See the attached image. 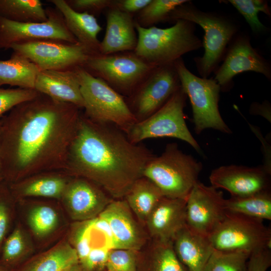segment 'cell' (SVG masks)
Segmentation results:
<instances>
[{
	"instance_id": "6da1fadb",
	"label": "cell",
	"mask_w": 271,
	"mask_h": 271,
	"mask_svg": "<svg viewBox=\"0 0 271 271\" xmlns=\"http://www.w3.org/2000/svg\"><path fill=\"white\" fill-rule=\"evenodd\" d=\"M80 109L40 93L2 117L0 161L5 179L17 182L40 172L64 171Z\"/></svg>"
},
{
	"instance_id": "7a4b0ae2",
	"label": "cell",
	"mask_w": 271,
	"mask_h": 271,
	"mask_svg": "<svg viewBox=\"0 0 271 271\" xmlns=\"http://www.w3.org/2000/svg\"><path fill=\"white\" fill-rule=\"evenodd\" d=\"M155 156L132 143L114 125L95 122L81 113L64 171L96 184L114 197L125 196Z\"/></svg>"
},
{
	"instance_id": "3957f363",
	"label": "cell",
	"mask_w": 271,
	"mask_h": 271,
	"mask_svg": "<svg viewBox=\"0 0 271 271\" xmlns=\"http://www.w3.org/2000/svg\"><path fill=\"white\" fill-rule=\"evenodd\" d=\"M171 27L143 28L134 21L138 43L134 53L156 66L174 64L182 56L199 49L203 44L195 34V24L178 20Z\"/></svg>"
},
{
	"instance_id": "277c9868",
	"label": "cell",
	"mask_w": 271,
	"mask_h": 271,
	"mask_svg": "<svg viewBox=\"0 0 271 271\" xmlns=\"http://www.w3.org/2000/svg\"><path fill=\"white\" fill-rule=\"evenodd\" d=\"M202 164L183 153L175 143L167 145L160 156L145 166L142 176L154 183L164 196L187 199L202 170Z\"/></svg>"
},
{
	"instance_id": "5b68a950",
	"label": "cell",
	"mask_w": 271,
	"mask_h": 271,
	"mask_svg": "<svg viewBox=\"0 0 271 271\" xmlns=\"http://www.w3.org/2000/svg\"><path fill=\"white\" fill-rule=\"evenodd\" d=\"M73 70L80 84L83 114L93 122L114 125L126 133L137 121L123 96L82 67Z\"/></svg>"
},
{
	"instance_id": "8992f818",
	"label": "cell",
	"mask_w": 271,
	"mask_h": 271,
	"mask_svg": "<svg viewBox=\"0 0 271 271\" xmlns=\"http://www.w3.org/2000/svg\"><path fill=\"white\" fill-rule=\"evenodd\" d=\"M181 58L174 65L181 87L191 102L195 132L199 134L206 129L212 128L231 133L218 108L221 87L214 79L199 77L191 73Z\"/></svg>"
},
{
	"instance_id": "52a82bcc",
	"label": "cell",
	"mask_w": 271,
	"mask_h": 271,
	"mask_svg": "<svg viewBox=\"0 0 271 271\" xmlns=\"http://www.w3.org/2000/svg\"><path fill=\"white\" fill-rule=\"evenodd\" d=\"M119 93L130 96L154 69L133 51L90 55L82 66Z\"/></svg>"
},
{
	"instance_id": "ba28073f",
	"label": "cell",
	"mask_w": 271,
	"mask_h": 271,
	"mask_svg": "<svg viewBox=\"0 0 271 271\" xmlns=\"http://www.w3.org/2000/svg\"><path fill=\"white\" fill-rule=\"evenodd\" d=\"M187 95L181 86L157 111L146 119L136 122L126 133L134 144L143 140L170 137L182 140L201 153L198 142L189 130L184 108Z\"/></svg>"
},
{
	"instance_id": "9c48e42d",
	"label": "cell",
	"mask_w": 271,
	"mask_h": 271,
	"mask_svg": "<svg viewBox=\"0 0 271 271\" xmlns=\"http://www.w3.org/2000/svg\"><path fill=\"white\" fill-rule=\"evenodd\" d=\"M168 20H186L199 25L205 32L203 56L197 59L202 78H207L216 67L225 49L235 33V26L228 20L184 4L174 9Z\"/></svg>"
},
{
	"instance_id": "30bf717a",
	"label": "cell",
	"mask_w": 271,
	"mask_h": 271,
	"mask_svg": "<svg viewBox=\"0 0 271 271\" xmlns=\"http://www.w3.org/2000/svg\"><path fill=\"white\" fill-rule=\"evenodd\" d=\"M208 238L215 250L250 255L260 249H270L271 229L263 220L227 213Z\"/></svg>"
},
{
	"instance_id": "8fae6325",
	"label": "cell",
	"mask_w": 271,
	"mask_h": 271,
	"mask_svg": "<svg viewBox=\"0 0 271 271\" xmlns=\"http://www.w3.org/2000/svg\"><path fill=\"white\" fill-rule=\"evenodd\" d=\"M10 49L27 58L39 70L73 69L82 66L94 54L79 43L51 40L15 44Z\"/></svg>"
},
{
	"instance_id": "7c38bea8",
	"label": "cell",
	"mask_w": 271,
	"mask_h": 271,
	"mask_svg": "<svg viewBox=\"0 0 271 271\" xmlns=\"http://www.w3.org/2000/svg\"><path fill=\"white\" fill-rule=\"evenodd\" d=\"M48 20L44 22L19 23L0 17V49L12 45L39 40L78 43L66 26L63 17L55 8L46 9Z\"/></svg>"
},
{
	"instance_id": "4fadbf2b",
	"label": "cell",
	"mask_w": 271,
	"mask_h": 271,
	"mask_svg": "<svg viewBox=\"0 0 271 271\" xmlns=\"http://www.w3.org/2000/svg\"><path fill=\"white\" fill-rule=\"evenodd\" d=\"M174 64L156 67L129 96L128 104L139 121L159 109L180 87Z\"/></svg>"
},
{
	"instance_id": "5bb4252c",
	"label": "cell",
	"mask_w": 271,
	"mask_h": 271,
	"mask_svg": "<svg viewBox=\"0 0 271 271\" xmlns=\"http://www.w3.org/2000/svg\"><path fill=\"white\" fill-rule=\"evenodd\" d=\"M226 214L223 193L198 181L187 199L186 225L195 232L208 237Z\"/></svg>"
},
{
	"instance_id": "9a60e30c",
	"label": "cell",
	"mask_w": 271,
	"mask_h": 271,
	"mask_svg": "<svg viewBox=\"0 0 271 271\" xmlns=\"http://www.w3.org/2000/svg\"><path fill=\"white\" fill-rule=\"evenodd\" d=\"M270 175L263 166L230 165L213 170L209 181L211 186L225 190L231 197H244L270 191Z\"/></svg>"
},
{
	"instance_id": "2e32d148",
	"label": "cell",
	"mask_w": 271,
	"mask_h": 271,
	"mask_svg": "<svg viewBox=\"0 0 271 271\" xmlns=\"http://www.w3.org/2000/svg\"><path fill=\"white\" fill-rule=\"evenodd\" d=\"M61 199L72 217L83 221L98 216L111 202L96 184L81 177L70 180Z\"/></svg>"
},
{
	"instance_id": "e0dca14e",
	"label": "cell",
	"mask_w": 271,
	"mask_h": 271,
	"mask_svg": "<svg viewBox=\"0 0 271 271\" xmlns=\"http://www.w3.org/2000/svg\"><path fill=\"white\" fill-rule=\"evenodd\" d=\"M246 71L261 73L268 79L271 76L268 63L251 46L248 39L240 38L230 47L214 80L220 87L224 86L234 76Z\"/></svg>"
},
{
	"instance_id": "ac0fdd59",
	"label": "cell",
	"mask_w": 271,
	"mask_h": 271,
	"mask_svg": "<svg viewBox=\"0 0 271 271\" xmlns=\"http://www.w3.org/2000/svg\"><path fill=\"white\" fill-rule=\"evenodd\" d=\"M187 199L164 196L148 216L146 222L155 241H172L186 225Z\"/></svg>"
},
{
	"instance_id": "d6986e66",
	"label": "cell",
	"mask_w": 271,
	"mask_h": 271,
	"mask_svg": "<svg viewBox=\"0 0 271 271\" xmlns=\"http://www.w3.org/2000/svg\"><path fill=\"white\" fill-rule=\"evenodd\" d=\"M106 10V31L100 42L99 54L108 55L134 51L138 43V35L133 15L115 7Z\"/></svg>"
},
{
	"instance_id": "ffe728a7",
	"label": "cell",
	"mask_w": 271,
	"mask_h": 271,
	"mask_svg": "<svg viewBox=\"0 0 271 271\" xmlns=\"http://www.w3.org/2000/svg\"><path fill=\"white\" fill-rule=\"evenodd\" d=\"M34 89L54 100L83 107L80 84L73 69L39 70Z\"/></svg>"
},
{
	"instance_id": "44dd1931",
	"label": "cell",
	"mask_w": 271,
	"mask_h": 271,
	"mask_svg": "<svg viewBox=\"0 0 271 271\" xmlns=\"http://www.w3.org/2000/svg\"><path fill=\"white\" fill-rule=\"evenodd\" d=\"M98 216L110 225L114 249L136 251L140 248L142 242L141 234L126 201L110 202Z\"/></svg>"
},
{
	"instance_id": "7402d4cb",
	"label": "cell",
	"mask_w": 271,
	"mask_h": 271,
	"mask_svg": "<svg viewBox=\"0 0 271 271\" xmlns=\"http://www.w3.org/2000/svg\"><path fill=\"white\" fill-rule=\"evenodd\" d=\"M172 243L176 255L188 271H203L214 250L207 237L186 225L176 234Z\"/></svg>"
},
{
	"instance_id": "603a6c76",
	"label": "cell",
	"mask_w": 271,
	"mask_h": 271,
	"mask_svg": "<svg viewBox=\"0 0 271 271\" xmlns=\"http://www.w3.org/2000/svg\"><path fill=\"white\" fill-rule=\"evenodd\" d=\"M62 15L69 31L78 43L93 54H99L100 42L97 36L102 30L94 16L79 13L71 9L65 0H49Z\"/></svg>"
},
{
	"instance_id": "cb8c5ba5",
	"label": "cell",
	"mask_w": 271,
	"mask_h": 271,
	"mask_svg": "<svg viewBox=\"0 0 271 271\" xmlns=\"http://www.w3.org/2000/svg\"><path fill=\"white\" fill-rule=\"evenodd\" d=\"M40 172L14 183L11 188L20 197H40L61 199L70 180L65 171Z\"/></svg>"
},
{
	"instance_id": "d4e9b609",
	"label": "cell",
	"mask_w": 271,
	"mask_h": 271,
	"mask_svg": "<svg viewBox=\"0 0 271 271\" xmlns=\"http://www.w3.org/2000/svg\"><path fill=\"white\" fill-rule=\"evenodd\" d=\"M39 70L25 57L13 52L8 60H0V87L4 85L33 89Z\"/></svg>"
},
{
	"instance_id": "484cf974",
	"label": "cell",
	"mask_w": 271,
	"mask_h": 271,
	"mask_svg": "<svg viewBox=\"0 0 271 271\" xmlns=\"http://www.w3.org/2000/svg\"><path fill=\"white\" fill-rule=\"evenodd\" d=\"M131 211L139 219L146 221L155 207L164 197L159 188L149 179L137 180L125 195Z\"/></svg>"
},
{
	"instance_id": "4316f807",
	"label": "cell",
	"mask_w": 271,
	"mask_h": 271,
	"mask_svg": "<svg viewBox=\"0 0 271 271\" xmlns=\"http://www.w3.org/2000/svg\"><path fill=\"white\" fill-rule=\"evenodd\" d=\"M227 213L259 220H271V192L266 191L244 197L225 199Z\"/></svg>"
},
{
	"instance_id": "83f0119b",
	"label": "cell",
	"mask_w": 271,
	"mask_h": 271,
	"mask_svg": "<svg viewBox=\"0 0 271 271\" xmlns=\"http://www.w3.org/2000/svg\"><path fill=\"white\" fill-rule=\"evenodd\" d=\"M79 263L75 249L63 242L28 264L22 271H65Z\"/></svg>"
},
{
	"instance_id": "f1b7e54d",
	"label": "cell",
	"mask_w": 271,
	"mask_h": 271,
	"mask_svg": "<svg viewBox=\"0 0 271 271\" xmlns=\"http://www.w3.org/2000/svg\"><path fill=\"white\" fill-rule=\"evenodd\" d=\"M0 17L19 23H40L48 20L40 0H0Z\"/></svg>"
},
{
	"instance_id": "f546056e",
	"label": "cell",
	"mask_w": 271,
	"mask_h": 271,
	"mask_svg": "<svg viewBox=\"0 0 271 271\" xmlns=\"http://www.w3.org/2000/svg\"><path fill=\"white\" fill-rule=\"evenodd\" d=\"M186 0H151L137 13L135 22L143 28H149L167 20L170 14L176 8L188 2Z\"/></svg>"
},
{
	"instance_id": "4dcf8cb0",
	"label": "cell",
	"mask_w": 271,
	"mask_h": 271,
	"mask_svg": "<svg viewBox=\"0 0 271 271\" xmlns=\"http://www.w3.org/2000/svg\"><path fill=\"white\" fill-rule=\"evenodd\" d=\"M249 255L214 249L203 271H246Z\"/></svg>"
},
{
	"instance_id": "1f68e13d",
	"label": "cell",
	"mask_w": 271,
	"mask_h": 271,
	"mask_svg": "<svg viewBox=\"0 0 271 271\" xmlns=\"http://www.w3.org/2000/svg\"><path fill=\"white\" fill-rule=\"evenodd\" d=\"M152 252V271H188L176 255L172 241H155Z\"/></svg>"
},
{
	"instance_id": "d6a6232c",
	"label": "cell",
	"mask_w": 271,
	"mask_h": 271,
	"mask_svg": "<svg viewBox=\"0 0 271 271\" xmlns=\"http://www.w3.org/2000/svg\"><path fill=\"white\" fill-rule=\"evenodd\" d=\"M243 16L255 33H260L265 27L259 20L258 13L262 12L268 16L270 13L267 3L262 0H229L228 1Z\"/></svg>"
},
{
	"instance_id": "836d02e7",
	"label": "cell",
	"mask_w": 271,
	"mask_h": 271,
	"mask_svg": "<svg viewBox=\"0 0 271 271\" xmlns=\"http://www.w3.org/2000/svg\"><path fill=\"white\" fill-rule=\"evenodd\" d=\"M29 222L35 234L43 236L50 233L55 227L58 222V216L51 207L40 205L31 211Z\"/></svg>"
},
{
	"instance_id": "e575fe53",
	"label": "cell",
	"mask_w": 271,
	"mask_h": 271,
	"mask_svg": "<svg viewBox=\"0 0 271 271\" xmlns=\"http://www.w3.org/2000/svg\"><path fill=\"white\" fill-rule=\"evenodd\" d=\"M39 94L33 89H5L0 87V119L16 106L36 97Z\"/></svg>"
},
{
	"instance_id": "d590c367",
	"label": "cell",
	"mask_w": 271,
	"mask_h": 271,
	"mask_svg": "<svg viewBox=\"0 0 271 271\" xmlns=\"http://www.w3.org/2000/svg\"><path fill=\"white\" fill-rule=\"evenodd\" d=\"M134 251L125 249H110L105 266L107 271H136Z\"/></svg>"
},
{
	"instance_id": "8d00e7d4",
	"label": "cell",
	"mask_w": 271,
	"mask_h": 271,
	"mask_svg": "<svg viewBox=\"0 0 271 271\" xmlns=\"http://www.w3.org/2000/svg\"><path fill=\"white\" fill-rule=\"evenodd\" d=\"M24 239L21 231L16 229L7 239L4 247L3 258L7 263L14 262L22 254Z\"/></svg>"
},
{
	"instance_id": "74e56055",
	"label": "cell",
	"mask_w": 271,
	"mask_h": 271,
	"mask_svg": "<svg viewBox=\"0 0 271 271\" xmlns=\"http://www.w3.org/2000/svg\"><path fill=\"white\" fill-rule=\"evenodd\" d=\"M114 0H65L75 11L95 16L113 6Z\"/></svg>"
},
{
	"instance_id": "f35d334b",
	"label": "cell",
	"mask_w": 271,
	"mask_h": 271,
	"mask_svg": "<svg viewBox=\"0 0 271 271\" xmlns=\"http://www.w3.org/2000/svg\"><path fill=\"white\" fill-rule=\"evenodd\" d=\"M110 249L106 246L93 247L86 258L80 263L83 271H99L106 266Z\"/></svg>"
},
{
	"instance_id": "ab89813d",
	"label": "cell",
	"mask_w": 271,
	"mask_h": 271,
	"mask_svg": "<svg viewBox=\"0 0 271 271\" xmlns=\"http://www.w3.org/2000/svg\"><path fill=\"white\" fill-rule=\"evenodd\" d=\"M246 271H266L271 265L270 249H260L251 253Z\"/></svg>"
},
{
	"instance_id": "60d3db41",
	"label": "cell",
	"mask_w": 271,
	"mask_h": 271,
	"mask_svg": "<svg viewBox=\"0 0 271 271\" xmlns=\"http://www.w3.org/2000/svg\"><path fill=\"white\" fill-rule=\"evenodd\" d=\"M88 220L92 228L105 237L109 248L110 249H114L113 236L108 223L99 216Z\"/></svg>"
},
{
	"instance_id": "b9f144b4",
	"label": "cell",
	"mask_w": 271,
	"mask_h": 271,
	"mask_svg": "<svg viewBox=\"0 0 271 271\" xmlns=\"http://www.w3.org/2000/svg\"><path fill=\"white\" fill-rule=\"evenodd\" d=\"M151 1V0H114L112 7H115L122 12L132 15L139 13Z\"/></svg>"
},
{
	"instance_id": "7bdbcfd3",
	"label": "cell",
	"mask_w": 271,
	"mask_h": 271,
	"mask_svg": "<svg viewBox=\"0 0 271 271\" xmlns=\"http://www.w3.org/2000/svg\"><path fill=\"white\" fill-rule=\"evenodd\" d=\"M8 223V213L6 203L0 201V243L6 233Z\"/></svg>"
},
{
	"instance_id": "ee69618b",
	"label": "cell",
	"mask_w": 271,
	"mask_h": 271,
	"mask_svg": "<svg viewBox=\"0 0 271 271\" xmlns=\"http://www.w3.org/2000/svg\"><path fill=\"white\" fill-rule=\"evenodd\" d=\"M65 271H83V270L82 269V268L80 265H79V263H77L76 264H74L71 266Z\"/></svg>"
},
{
	"instance_id": "f6af8a7d",
	"label": "cell",
	"mask_w": 271,
	"mask_h": 271,
	"mask_svg": "<svg viewBox=\"0 0 271 271\" xmlns=\"http://www.w3.org/2000/svg\"><path fill=\"white\" fill-rule=\"evenodd\" d=\"M5 179L4 171L2 167V165L0 161V183L3 180Z\"/></svg>"
},
{
	"instance_id": "bcb514c9",
	"label": "cell",
	"mask_w": 271,
	"mask_h": 271,
	"mask_svg": "<svg viewBox=\"0 0 271 271\" xmlns=\"http://www.w3.org/2000/svg\"><path fill=\"white\" fill-rule=\"evenodd\" d=\"M0 271H7V270L3 268L2 267H0Z\"/></svg>"
},
{
	"instance_id": "7dc6e473",
	"label": "cell",
	"mask_w": 271,
	"mask_h": 271,
	"mask_svg": "<svg viewBox=\"0 0 271 271\" xmlns=\"http://www.w3.org/2000/svg\"><path fill=\"white\" fill-rule=\"evenodd\" d=\"M1 120H0V126H1Z\"/></svg>"
}]
</instances>
